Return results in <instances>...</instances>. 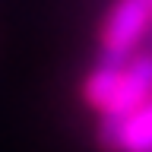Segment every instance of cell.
<instances>
[{
    "instance_id": "cell-1",
    "label": "cell",
    "mask_w": 152,
    "mask_h": 152,
    "mask_svg": "<svg viewBox=\"0 0 152 152\" xmlns=\"http://www.w3.org/2000/svg\"><path fill=\"white\" fill-rule=\"evenodd\" d=\"M152 95V51H136L124 60H98L83 79V102L98 117L121 114Z\"/></svg>"
},
{
    "instance_id": "cell-2",
    "label": "cell",
    "mask_w": 152,
    "mask_h": 152,
    "mask_svg": "<svg viewBox=\"0 0 152 152\" xmlns=\"http://www.w3.org/2000/svg\"><path fill=\"white\" fill-rule=\"evenodd\" d=\"M152 32V0H114L98 28V60L136 54Z\"/></svg>"
},
{
    "instance_id": "cell-3",
    "label": "cell",
    "mask_w": 152,
    "mask_h": 152,
    "mask_svg": "<svg viewBox=\"0 0 152 152\" xmlns=\"http://www.w3.org/2000/svg\"><path fill=\"white\" fill-rule=\"evenodd\" d=\"M98 146L104 152H152V95L121 114L98 117Z\"/></svg>"
}]
</instances>
